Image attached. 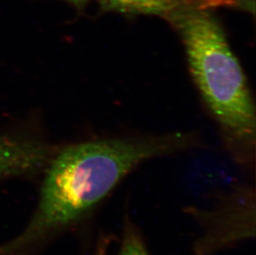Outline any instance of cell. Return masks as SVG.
I'll return each instance as SVG.
<instances>
[{"instance_id": "obj_1", "label": "cell", "mask_w": 256, "mask_h": 255, "mask_svg": "<svg viewBox=\"0 0 256 255\" xmlns=\"http://www.w3.org/2000/svg\"><path fill=\"white\" fill-rule=\"evenodd\" d=\"M182 140H103L63 148L49 162L38 203L25 229L0 244V255H24L82 219L142 162L168 154Z\"/></svg>"}, {"instance_id": "obj_2", "label": "cell", "mask_w": 256, "mask_h": 255, "mask_svg": "<svg viewBox=\"0 0 256 255\" xmlns=\"http://www.w3.org/2000/svg\"><path fill=\"white\" fill-rule=\"evenodd\" d=\"M165 20L184 42L192 76L229 142L248 155L256 144V108L244 72L208 8H189Z\"/></svg>"}, {"instance_id": "obj_3", "label": "cell", "mask_w": 256, "mask_h": 255, "mask_svg": "<svg viewBox=\"0 0 256 255\" xmlns=\"http://www.w3.org/2000/svg\"><path fill=\"white\" fill-rule=\"evenodd\" d=\"M202 228L195 246L198 255H209L254 237V193L236 190L210 210L192 212Z\"/></svg>"}, {"instance_id": "obj_4", "label": "cell", "mask_w": 256, "mask_h": 255, "mask_svg": "<svg viewBox=\"0 0 256 255\" xmlns=\"http://www.w3.org/2000/svg\"><path fill=\"white\" fill-rule=\"evenodd\" d=\"M52 156L45 145L0 136V180L36 172Z\"/></svg>"}, {"instance_id": "obj_5", "label": "cell", "mask_w": 256, "mask_h": 255, "mask_svg": "<svg viewBox=\"0 0 256 255\" xmlns=\"http://www.w3.org/2000/svg\"><path fill=\"white\" fill-rule=\"evenodd\" d=\"M103 11L121 14L155 15L162 18L176 10L200 8H208L226 6L238 7V0H98Z\"/></svg>"}, {"instance_id": "obj_6", "label": "cell", "mask_w": 256, "mask_h": 255, "mask_svg": "<svg viewBox=\"0 0 256 255\" xmlns=\"http://www.w3.org/2000/svg\"><path fill=\"white\" fill-rule=\"evenodd\" d=\"M120 255H150L140 234L133 226H126Z\"/></svg>"}, {"instance_id": "obj_7", "label": "cell", "mask_w": 256, "mask_h": 255, "mask_svg": "<svg viewBox=\"0 0 256 255\" xmlns=\"http://www.w3.org/2000/svg\"><path fill=\"white\" fill-rule=\"evenodd\" d=\"M64 1L75 6L78 10H82L90 0H64Z\"/></svg>"}, {"instance_id": "obj_8", "label": "cell", "mask_w": 256, "mask_h": 255, "mask_svg": "<svg viewBox=\"0 0 256 255\" xmlns=\"http://www.w3.org/2000/svg\"><path fill=\"white\" fill-rule=\"evenodd\" d=\"M99 253L100 254H96V255H106V251L104 250H100Z\"/></svg>"}]
</instances>
